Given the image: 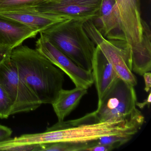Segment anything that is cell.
<instances>
[{"label": "cell", "mask_w": 151, "mask_h": 151, "mask_svg": "<svg viewBox=\"0 0 151 151\" xmlns=\"http://www.w3.org/2000/svg\"><path fill=\"white\" fill-rule=\"evenodd\" d=\"M144 121L140 111L129 119L106 122H99L93 112L75 120L58 121L44 132L16 137L15 143L17 146H27L57 142H86L108 135H134L140 129Z\"/></svg>", "instance_id": "cell-1"}, {"label": "cell", "mask_w": 151, "mask_h": 151, "mask_svg": "<svg viewBox=\"0 0 151 151\" xmlns=\"http://www.w3.org/2000/svg\"><path fill=\"white\" fill-rule=\"evenodd\" d=\"M10 59L20 77L41 104H52L63 89L64 73L36 49L21 45L14 48Z\"/></svg>", "instance_id": "cell-2"}, {"label": "cell", "mask_w": 151, "mask_h": 151, "mask_svg": "<svg viewBox=\"0 0 151 151\" xmlns=\"http://www.w3.org/2000/svg\"><path fill=\"white\" fill-rule=\"evenodd\" d=\"M140 0H116L115 8L125 37L132 52V71L143 76L151 70V33L142 25Z\"/></svg>", "instance_id": "cell-3"}, {"label": "cell", "mask_w": 151, "mask_h": 151, "mask_svg": "<svg viewBox=\"0 0 151 151\" xmlns=\"http://www.w3.org/2000/svg\"><path fill=\"white\" fill-rule=\"evenodd\" d=\"M84 23L66 19L41 33L79 67L92 70V62L97 46L84 29Z\"/></svg>", "instance_id": "cell-4"}, {"label": "cell", "mask_w": 151, "mask_h": 151, "mask_svg": "<svg viewBox=\"0 0 151 151\" xmlns=\"http://www.w3.org/2000/svg\"><path fill=\"white\" fill-rule=\"evenodd\" d=\"M134 86L120 78L101 100L94 111L99 122H115L129 119L140 112L136 108Z\"/></svg>", "instance_id": "cell-5"}, {"label": "cell", "mask_w": 151, "mask_h": 151, "mask_svg": "<svg viewBox=\"0 0 151 151\" xmlns=\"http://www.w3.org/2000/svg\"><path fill=\"white\" fill-rule=\"evenodd\" d=\"M84 29L113 66L118 77L133 86L137 80L132 72V52L125 40H107L98 30L91 20L84 23Z\"/></svg>", "instance_id": "cell-6"}, {"label": "cell", "mask_w": 151, "mask_h": 151, "mask_svg": "<svg viewBox=\"0 0 151 151\" xmlns=\"http://www.w3.org/2000/svg\"><path fill=\"white\" fill-rule=\"evenodd\" d=\"M0 84L12 103L11 115L36 110L42 105L37 97L20 77L10 58L0 66Z\"/></svg>", "instance_id": "cell-7"}, {"label": "cell", "mask_w": 151, "mask_h": 151, "mask_svg": "<svg viewBox=\"0 0 151 151\" xmlns=\"http://www.w3.org/2000/svg\"><path fill=\"white\" fill-rule=\"evenodd\" d=\"M36 41V49L67 74L77 87L87 89L94 83L92 70L82 68L55 46L42 33Z\"/></svg>", "instance_id": "cell-8"}, {"label": "cell", "mask_w": 151, "mask_h": 151, "mask_svg": "<svg viewBox=\"0 0 151 151\" xmlns=\"http://www.w3.org/2000/svg\"><path fill=\"white\" fill-rule=\"evenodd\" d=\"M102 0H47L30 8L38 12L85 22L95 17Z\"/></svg>", "instance_id": "cell-9"}, {"label": "cell", "mask_w": 151, "mask_h": 151, "mask_svg": "<svg viewBox=\"0 0 151 151\" xmlns=\"http://www.w3.org/2000/svg\"><path fill=\"white\" fill-rule=\"evenodd\" d=\"M115 3L116 0H102L98 13L91 21L106 39L125 41L115 8Z\"/></svg>", "instance_id": "cell-10"}, {"label": "cell", "mask_w": 151, "mask_h": 151, "mask_svg": "<svg viewBox=\"0 0 151 151\" xmlns=\"http://www.w3.org/2000/svg\"><path fill=\"white\" fill-rule=\"evenodd\" d=\"M0 16L22 24L40 33L55 24L66 20L30 8L0 11Z\"/></svg>", "instance_id": "cell-11"}, {"label": "cell", "mask_w": 151, "mask_h": 151, "mask_svg": "<svg viewBox=\"0 0 151 151\" xmlns=\"http://www.w3.org/2000/svg\"><path fill=\"white\" fill-rule=\"evenodd\" d=\"M92 72L99 101L119 77L98 46L92 62Z\"/></svg>", "instance_id": "cell-12"}, {"label": "cell", "mask_w": 151, "mask_h": 151, "mask_svg": "<svg viewBox=\"0 0 151 151\" xmlns=\"http://www.w3.org/2000/svg\"><path fill=\"white\" fill-rule=\"evenodd\" d=\"M38 32L16 21L0 16V46L14 49Z\"/></svg>", "instance_id": "cell-13"}, {"label": "cell", "mask_w": 151, "mask_h": 151, "mask_svg": "<svg viewBox=\"0 0 151 151\" xmlns=\"http://www.w3.org/2000/svg\"><path fill=\"white\" fill-rule=\"evenodd\" d=\"M87 93V89L81 87H76L71 90L63 89L52 104L58 121H64L65 117L78 106Z\"/></svg>", "instance_id": "cell-14"}, {"label": "cell", "mask_w": 151, "mask_h": 151, "mask_svg": "<svg viewBox=\"0 0 151 151\" xmlns=\"http://www.w3.org/2000/svg\"><path fill=\"white\" fill-rule=\"evenodd\" d=\"M96 145V139L86 142H57L38 145L37 151H87Z\"/></svg>", "instance_id": "cell-15"}, {"label": "cell", "mask_w": 151, "mask_h": 151, "mask_svg": "<svg viewBox=\"0 0 151 151\" xmlns=\"http://www.w3.org/2000/svg\"><path fill=\"white\" fill-rule=\"evenodd\" d=\"M47 0H0V11L34 7Z\"/></svg>", "instance_id": "cell-16"}, {"label": "cell", "mask_w": 151, "mask_h": 151, "mask_svg": "<svg viewBox=\"0 0 151 151\" xmlns=\"http://www.w3.org/2000/svg\"><path fill=\"white\" fill-rule=\"evenodd\" d=\"M133 136L131 134H121L104 136L96 139V145H109L115 149L127 143Z\"/></svg>", "instance_id": "cell-17"}, {"label": "cell", "mask_w": 151, "mask_h": 151, "mask_svg": "<svg viewBox=\"0 0 151 151\" xmlns=\"http://www.w3.org/2000/svg\"><path fill=\"white\" fill-rule=\"evenodd\" d=\"M13 103L6 92L0 84V119H7L11 115Z\"/></svg>", "instance_id": "cell-18"}, {"label": "cell", "mask_w": 151, "mask_h": 151, "mask_svg": "<svg viewBox=\"0 0 151 151\" xmlns=\"http://www.w3.org/2000/svg\"><path fill=\"white\" fill-rule=\"evenodd\" d=\"M13 131L9 127L0 124V142L11 138Z\"/></svg>", "instance_id": "cell-19"}, {"label": "cell", "mask_w": 151, "mask_h": 151, "mask_svg": "<svg viewBox=\"0 0 151 151\" xmlns=\"http://www.w3.org/2000/svg\"><path fill=\"white\" fill-rule=\"evenodd\" d=\"M13 50L11 48L0 46V66L10 58Z\"/></svg>", "instance_id": "cell-20"}, {"label": "cell", "mask_w": 151, "mask_h": 151, "mask_svg": "<svg viewBox=\"0 0 151 151\" xmlns=\"http://www.w3.org/2000/svg\"><path fill=\"white\" fill-rule=\"evenodd\" d=\"M114 148L111 146L106 145H96L88 149V151H110Z\"/></svg>", "instance_id": "cell-21"}, {"label": "cell", "mask_w": 151, "mask_h": 151, "mask_svg": "<svg viewBox=\"0 0 151 151\" xmlns=\"http://www.w3.org/2000/svg\"><path fill=\"white\" fill-rule=\"evenodd\" d=\"M145 81V90L146 92L150 91L151 87V73L147 72L143 75Z\"/></svg>", "instance_id": "cell-22"}, {"label": "cell", "mask_w": 151, "mask_h": 151, "mask_svg": "<svg viewBox=\"0 0 151 151\" xmlns=\"http://www.w3.org/2000/svg\"><path fill=\"white\" fill-rule=\"evenodd\" d=\"M151 102V93L149 92V94L147 99L143 102H137L136 106H137L140 109H143L146 106H150Z\"/></svg>", "instance_id": "cell-23"}, {"label": "cell", "mask_w": 151, "mask_h": 151, "mask_svg": "<svg viewBox=\"0 0 151 151\" xmlns=\"http://www.w3.org/2000/svg\"></svg>", "instance_id": "cell-24"}]
</instances>
